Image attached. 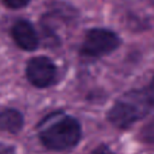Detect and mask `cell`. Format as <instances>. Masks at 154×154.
Here are the masks:
<instances>
[{"mask_svg":"<svg viewBox=\"0 0 154 154\" xmlns=\"http://www.w3.org/2000/svg\"><path fill=\"white\" fill-rule=\"evenodd\" d=\"M119 46L118 36L106 29H91L87 32L81 52L88 57H101L113 52Z\"/></svg>","mask_w":154,"mask_h":154,"instance_id":"cell-3","label":"cell"},{"mask_svg":"<svg viewBox=\"0 0 154 154\" xmlns=\"http://www.w3.org/2000/svg\"><path fill=\"white\" fill-rule=\"evenodd\" d=\"M26 76L35 87L46 88L55 78V66L47 57H36L28 63Z\"/></svg>","mask_w":154,"mask_h":154,"instance_id":"cell-4","label":"cell"},{"mask_svg":"<svg viewBox=\"0 0 154 154\" xmlns=\"http://www.w3.org/2000/svg\"><path fill=\"white\" fill-rule=\"evenodd\" d=\"M0 154H13V150H12V148H7V147L2 146L0 148Z\"/></svg>","mask_w":154,"mask_h":154,"instance_id":"cell-11","label":"cell"},{"mask_svg":"<svg viewBox=\"0 0 154 154\" xmlns=\"http://www.w3.org/2000/svg\"><path fill=\"white\" fill-rule=\"evenodd\" d=\"M142 137L148 142H154V124H149L143 129Z\"/></svg>","mask_w":154,"mask_h":154,"instance_id":"cell-7","label":"cell"},{"mask_svg":"<svg viewBox=\"0 0 154 154\" xmlns=\"http://www.w3.org/2000/svg\"><path fill=\"white\" fill-rule=\"evenodd\" d=\"M150 103L144 90H132L120 96L108 112L109 122L122 129L129 128L150 112Z\"/></svg>","mask_w":154,"mask_h":154,"instance_id":"cell-1","label":"cell"},{"mask_svg":"<svg viewBox=\"0 0 154 154\" xmlns=\"http://www.w3.org/2000/svg\"><path fill=\"white\" fill-rule=\"evenodd\" d=\"M91 154H113V152L107 147V146H99Z\"/></svg>","mask_w":154,"mask_h":154,"instance_id":"cell-10","label":"cell"},{"mask_svg":"<svg viewBox=\"0 0 154 154\" xmlns=\"http://www.w3.org/2000/svg\"><path fill=\"white\" fill-rule=\"evenodd\" d=\"M14 42L25 51H34L38 46V36L32 24L28 20H18L12 26Z\"/></svg>","mask_w":154,"mask_h":154,"instance_id":"cell-5","label":"cell"},{"mask_svg":"<svg viewBox=\"0 0 154 154\" xmlns=\"http://www.w3.org/2000/svg\"><path fill=\"white\" fill-rule=\"evenodd\" d=\"M4 4L11 8H20V7H24L29 0H2Z\"/></svg>","mask_w":154,"mask_h":154,"instance_id":"cell-8","label":"cell"},{"mask_svg":"<svg viewBox=\"0 0 154 154\" xmlns=\"http://www.w3.org/2000/svg\"><path fill=\"white\" fill-rule=\"evenodd\" d=\"M144 91H146L147 97H148V100H149L150 108H152V111H154V78L152 79V82L149 83V85L147 87V89H146Z\"/></svg>","mask_w":154,"mask_h":154,"instance_id":"cell-9","label":"cell"},{"mask_svg":"<svg viewBox=\"0 0 154 154\" xmlns=\"http://www.w3.org/2000/svg\"><path fill=\"white\" fill-rule=\"evenodd\" d=\"M23 116L12 108H7L0 112V129L11 134H17L23 128Z\"/></svg>","mask_w":154,"mask_h":154,"instance_id":"cell-6","label":"cell"},{"mask_svg":"<svg viewBox=\"0 0 154 154\" xmlns=\"http://www.w3.org/2000/svg\"><path fill=\"white\" fill-rule=\"evenodd\" d=\"M40 138L49 149L65 150L76 146L79 141L81 125L72 117L60 116L41 129Z\"/></svg>","mask_w":154,"mask_h":154,"instance_id":"cell-2","label":"cell"}]
</instances>
